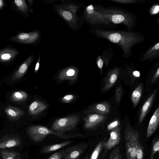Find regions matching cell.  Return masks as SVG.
Returning <instances> with one entry per match:
<instances>
[{
	"label": "cell",
	"mask_w": 159,
	"mask_h": 159,
	"mask_svg": "<svg viewBox=\"0 0 159 159\" xmlns=\"http://www.w3.org/2000/svg\"><path fill=\"white\" fill-rule=\"evenodd\" d=\"M54 9L74 30L78 29L81 25L80 20L77 14L79 8L78 4L71 2H63L56 5Z\"/></svg>",
	"instance_id": "1"
},
{
	"label": "cell",
	"mask_w": 159,
	"mask_h": 159,
	"mask_svg": "<svg viewBox=\"0 0 159 159\" xmlns=\"http://www.w3.org/2000/svg\"><path fill=\"white\" fill-rule=\"evenodd\" d=\"M27 133L30 139L36 143L42 142L48 135L50 134L57 136L63 139H68L83 136L81 134H65L54 131L46 127L41 125H34L29 127L27 129Z\"/></svg>",
	"instance_id": "2"
},
{
	"label": "cell",
	"mask_w": 159,
	"mask_h": 159,
	"mask_svg": "<svg viewBox=\"0 0 159 159\" xmlns=\"http://www.w3.org/2000/svg\"><path fill=\"white\" fill-rule=\"evenodd\" d=\"M140 138L138 130L128 124L124 130V139L126 159H136L137 143Z\"/></svg>",
	"instance_id": "3"
},
{
	"label": "cell",
	"mask_w": 159,
	"mask_h": 159,
	"mask_svg": "<svg viewBox=\"0 0 159 159\" xmlns=\"http://www.w3.org/2000/svg\"><path fill=\"white\" fill-rule=\"evenodd\" d=\"M79 120V115H73L58 118L53 122L51 129L54 131L63 133L75 129Z\"/></svg>",
	"instance_id": "4"
},
{
	"label": "cell",
	"mask_w": 159,
	"mask_h": 159,
	"mask_svg": "<svg viewBox=\"0 0 159 159\" xmlns=\"http://www.w3.org/2000/svg\"><path fill=\"white\" fill-rule=\"evenodd\" d=\"M88 147L86 143H82L69 147L66 150L63 159H79Z\"/></svg>",
	"instance_id": "5"
},
{
	"label": "cell",
	"mask_w": 159,
	"mask_h": 159,
	"mask_svg": "<svg viewBox=\"0 0 159 159\" xmlns=\"http://www.w3.org/2000/svg\"><path fill=\"white\" fill-rule=\"evenodd\" d=\"M105 115L92 113L83 118L84 122V127L86 129L94 128L102 123L105 120Z\"/></svg>",
	"instance_id": "6"
},
{
	"label": "cell",
	"mask_w": 159,
	"mask_h": 159,
	"mask_svg": "<svg viewBox=\"0 0 159 159\" xmlns=\"http://www.w3.org/2000/svg\"><path fill=\"white\" fill-rule=\"evenodd\" d=\"M79 70L74 66L66 67L61 71L58 76V79L60 81L67 80L72 83L77 78Z\"/></svg>",
	"instance_id": "7"
},
{
	"label": "cell",
	"mask_w": 159,
	"mask_h": 159,
	"mask_svg": "<svg viewBox=\"0 0 159 159\" xmlns=\"http://www.w3.org/2000/svg\"><path fill=\"white\" fill-rule=\"evenodd\" d=\"M110 137L105 142L103 148L107 151L118 144L121 139L120 128L118 127L110 131Z\"/></svg>",
	"instance_id": "8"
},
{
	"label": "cell",
	"mask_w": 159,
	"mask_h": 159,
	"mask_svg": "<svg viewBox=\"0 0 159 159\" xmlns=\"http://www.w3.org/2000/svg\"><path fill=\"white\" fill-rule=\"evenodd\" d=\"M119 75V70L115 68L109 72L104 80L102 91L106 92L115 84Z\"/></svg>",
	"instance_id": "9"
},
{
	"label": "cell",
	"mask_w": 159,
	"mask_h": 159,
	"mask_svg": "<svg viewBox=\"0 0 159 159\" xmlns=\"http://www.w3.org/2000/svg\"><path fill=\"white\" fill-rule=\"evenodd\" d=\"M110 110V103L106 102H104L89 107L84 112L87 113H93L105 115L109 113Z\"/></svg>",
	"instance_id": "10"
},
{
	"label": "cell",
	"mask_w": 159,
	"mask_h": 159,
	"mask_svg": "<svg viewBox=\"0 0 159 159\" xmlns=\"http://www.w3.org/2000/svg\"><path fill=\"white\" fill-rule=\"evenodd\" d=\"M40 36L38 32L21 33L14 37L13 40L24 43H33L37 41Z\"/></svg>",
	"instance_id": "11"
},
{
	"label": "cell",
	"mask_w": 159,
	"mask_h": 159,
	"mask_svg": "<svg viewBox=\"0 0 159 159\" xmlns=\"http://www.w3.org/2000/svg\"><path fill=\"white\" fill-rule=\"evenodd\" d=\"M84 16L85 19L89 22L95 23L101 21L102 16L99 13L97 12L93 6L90 5L87 6L85 9Z\"/></svg>",
	"instance_id": "12"
},
{
	"label": "cell",
	"mask_w": 159,
	"mask_h": 159,
	"mask_svg": "<svg viewBox=\"0 0 159 159\" xmlns=\"http://www.w3.org/2000/svg\"><path fill=\"white\" fill-rule=\"evenodd\" d=\"M159 123V108L158 107L151 118L147 130L146 136L150 138L158 128Z\"/></svg>",
	"instance_id": "13"
},
{
	"label": "cell",
	"mask_w": 159,
	"mask_h": 159,
	"mask_svg": "<svg viewBox=\"0 0 159 159\" xmlns=\"http://www.w3.org/2000/svg\"><path fill=\"white\" fill-rule=\"evenodd\" d=\"M108 38L111 42L119 43L125 47L129 46L132 43L133 40L132 38L128 36H125L121 35L118 33H112L109 34L107 36Z\"/></svg>",
	"instance_id": "14"
},
{
	"label": "cell",
	"mask_w": 159,
	"mask_h": 159,
	"mask_svg": "<svg viewBox=\"0 0 159 159\" xmlns=\"http://www.w3.org/2000/svg\"><path fill=\"white\" fill-rule=\"evenodd\" d=\"M20 144V138L17 137H6L0 140V149L16 147Z\"/></svg>",
	"instance_id": "15"
},
{
	"label": "cell",
	"mask_w": 159,
	"mask_h": 159,
	"mask_svg": "<svg viewBox=\"0 0 159 159\" xmlns=\"http://www.w3.org/2000/svg\"><path fill=\"white\" fill-rule=\"evenodd\" d=\"M33 55H31L20 66L18 69L12 77V80L13 81L20 79L24 75L30 64L33 60Z\"/></svg>",
	"instance_id": "16"
},
{
	"label": "cell",
	"mask_w": 159,
	"mask_h": 159,
	"mask_svg": "<svg viewBox=\"0 0 159 159\" xmlns=\"http://www.w3.org/2000/svg\"><path fill=\"white\" fill-rule=\"evenodd\" d=\"M48 106V105L42 101L36 100L30 105L29 112L31 115H37L44 110Z\"/></svg>",
	"instance_id": "17"
},
{
	"label": "cell",
	"mask_w": 159,
	"mask_h": 159,
	"mask_svg": "<svg viewBox=\"0 0 159 159\" xmlns=\"http://www.w3.org/2000/svg\"><path fill=\"white\" fill-rule=\"evenodd\" d=\"M73 142V141L68 140L59 143L49 145L43 147L42 148L41 153L46 154L56 151L70 144Z\"/></svg>",
	"instance_id": "18"
},
{
	"label": "cell",
	"mask_w": 159,
	"mask_h": 159,
	"mask_svg": "<svg viewBox=\"0 0 159 159\" xmlns=\"http://www.w3.org/2000/svg\"><path fill=\"white\" fill-rule=\"evenodd\" d=\"M156 90L148 97L142 107L139 117V123L140 124L143 121L151 106L156 94Z\"/></svg>",
	"instance_id": "19"
},
{
	"label": "cell",
	"mask_w": 159,
	"mask_h": 159,
	"mask_svg": "<svg viewBox=\"0 0 159 159\" xmlns=\"http://www.w3.org/2000/svg\"><path fill=\"white\" fill-rule=\"evenodd\" d=\"M5 111L9 118L14 120H17L24 113L23 110L11 106L6 107Z\"/></svg>",
	"instance_id": "20"
},
{
	"label": "cell",
	"mask_w": 159,
	"mask_h": 159,
	"mask_svg": "<svg viewBox=\"0 0 159 159\" xmlns=\"http://www.w3.org/2000/svg\"><path fill=\"white\" fill-rule=\"evenodd\" d=\"M17 53L14 50L7 49L0 51V61H7L12 60Z\"/></svg>",
	"instance_id": "21"
},
{
	"label": "cell",
	"mask_w": 159,
	"mask_h": 159,
	"mask_svg": "<svg viewBox=\"0 0 159 159\" xmlns=\"http://www.w3.org/2000/svg\"><path fill=\"white\" fill-rule=\"evenodd\" d=\"M143 89V84L142 83H141L138 85L132 93L131 100L134 107L137 106L140 100Z\"/></svg>",
	"instance_id": "22"
},
{
	"label": "cell",
	"mask_w": 159,
	"mask_h": 159,
	"mask_svg": "<svg viewBox=\"0 0 159 159\" xmlns=\"http://www.w3.org/2000/svg\"><path fill=\"white\" fill-rule=\"evenodd\" d=\"M27 93L23 91H16L12 93L11 96L12 101L18 102L24 101L27 99Z\"/></svg>",
	"instance_id": "23"
},
{
	"label": "cell",
	"mask_w": 159,
	"mask_h": 159,
	"mask_svg": "<svg viewBox=\"0 0 159 159\" xmlns=\"http://www.w3.org/2000/svg\"><path fill=\"white\" fill-rule=\"evenodd\" d=\"M105 140H102L97 144L93 152L89 159H98V156L105 142Z\"/></svg>",
	"instance_id": "24"
},
{
	"label": "cell",
	"mask_w": 159,
	"mask_h": 159,
	"mask_svg": "<svg viewBox=\"0 0 159 159\" xmlns=\"http://www.w3.org/2000/svg\"><path fill=\"white\" fill-rule=\"evenodd\" d=\"M1 153L2 159H15L20 155L18 152L7 150H2Z\"/></svg>",
	"instance_id": "25"
},
{
	"label": "cell",
	"mask_w": 159,
	"mask_h": 159,
	"mask_svg": "<svg viewBox=\"0 0 159 159\" xmlns=\"http://www.w3.org/2000/svg\"><path fill=\"white\" fill-rule=\"evenodd\" d=\"M151 158L153 159L155 154L159 151V139L158 137L155 138L152 142Z\"/></svg>",
	"instance_id": "26"
},
{
	"label": "cell",
	"mask_w": 159,
	"mask_h": 159,
	"mask_svg": "<svg viewBox=\"0 0 159 159\" xmlns=\"http://www.w3.org/2000/svg\"><path fill=\"white\" fill-rule=\"evenodd\" d=\"M122 156L119 147H116L111 152L108 159H121Z\"/></svg>",
	"instance_id": "27"
},
{
	"label": "cell",
	"mask_w": 159,
	"mask_h": 159,
	"mask_svg": "<svg viewBox=\"0 0 159 159\" xmlns=\"http://www.w3.org/2000/svg\"><path fill=\"white\" fill-rule=\"evenodd\" d=\"M143 148L139 138L137 143L136 159H143Z\"/></svg>",
	"instance_id": "28"
},
{
	"label": "cell",
	"mask_w": 159,
	"mask_h": 159,
	"mask_svg": "<svg viewBox=\"0 0 159 159\" xmlns=\"http://www.w3.org/2000/svg\"><path fill=\"white\" fill-rule=\"evenodd\" d=\"M110 17L112 22L115 24L122 23L125 20L124 16L121 14H113L111 15Z\"/></svg>",
	"instance_id": "29"
},
{
	"label": "cell",
	"mask_w": 159,
	"mask_h": 159,
	"mask_svg": "<svg viewBox=\"0 0 159 159\" xmlns=\"http://www.w3.org/2000/svg\"><path fill=\"white\" fill-rule=\"evenodd\" d=\"M15 2L19 9L24 12H26L28 10V7L25 0H16Z\"/></svg>",
	"instance_id": "30"
},
{
	"label": "cell",
	"mask_w": 159,
	"mask_h": 159,
	"mask_svg": "<svg viewBox=\"0 0 159 159\" xmlns=\"http://www.w3.org/2000/svg\"><path fill=\"white\" fill-rule=\"evenodd\" d=\"M159 49V43L156 44L151 49L148 51L145 54L146 58H148L153 56L158 51Z\"/></svg>",
	"instance_id": "31"
},
{
	"label": "cell",
	"mask_w": 159,
	"mask_h": 159,
	"mask_svg": "<svg viewBox=\"0 0 159 159\" xmlns=\"http://www.w3.org/2000/svg\"><path fill=\"white\" fill-rule=\"evenodd\" d=\"M66 149L56 152L51 155L48 159H61L66 152Z\"/></svg>",
	"instance_id": "32"
},
{
	"label": "cell",
	"mask_w": 159,
	"mask_h": 159,
	"mask_svg": "<svg viewBox=\"0 0 159 159\" xmlns=\"http://www.w3.org/2000/svg\"><path fill=\"white\" fill-rule=\"evenodd\" d=\"M122 89L120 87H117L115 92V98L117 103H119L121 99L122 95Z\"/></svg>",
	"instance_id": "33"
},
{
	"label": "cell",
	"mask_w": 159,
	"mask_h": 159,
	"mask_svg": "<svg viewBox=\"0 0 159 159\" xmlns=\"http://www.w3.org/2000/svg\"><path fill=\"white\" fill-rule=\"evenodd\" d=\"M120 122L119 120H116L109 124L107 127L108 131H110L119 126Z\"/></svg>",
	"instance_id": "34"
},
{
	"label": "cell",
	"mask_w": 159,
	"mask_h": 159,
	"mask_svg": "<svg viewBox=\"0 0 159 159\" xmlns=\"http://www.w3.org/2000/svg\"><path fill=\"white\" fill-rule=\"evenodd\" d=\"M75 98V96L72 94H68L64 96L61 99V101L65 103H69Z\"/></svg>",
	"instance_id": "35"
},
{
	"label": "cell",
	"mask_w": 159,
	"mask_h": 159,
	"mask_svg": "<svg viewBox=\"0 0 159 159\" xmlns=\"http://www.w3.org/2000/svg\"><path fill=\"white\" fill-rule=\"evenodd\" d=\"M159 76V68H158L157 71L154 75L151 80V83L154 82L158 78Z\"/></svg>",
	"instance_id": "36"
},
{
	"label": "cell",
	"mask_w": 159,
	"mask_h": 159,
	"mask_svg": "<svg viewBox=\"0 0 159 159\" xmlns=\"http://www.w3.org/2000/svg\"><path fill=\"white\" fill-rule=\"evenodd\" d=\"M97 63L98 67L100 69L101 74H102V69L103 65V61L101 59H99L97 61Z\"/></svg>",
	"instance_id": "37"
},
{
	"label": "cell",
	"mask_w": 159,
	"mask_h": 159,
	"mask_svg": "<svg viewBox=\"0 0 159 159\" xmlns=\"http://www.w3.org/2000/svg\"><path fill=\"white\" fill-rule=\"evenodd\" d=\"M40 54L39 58L38 59L37 62L36 64L35 69V73H36L37 72L39 66V63L40 62Z\"/></svg>",
	"instance_id": "38"
},
{
	"label": "cell",
	"mask_w": 159,
	"mask_h": 159,
	"mask_svg": "<svg viewBox=\"0 0 159 159\" xmlns=\"http://www.w3.org/2000/svg\"><path fill=\"white\" fill-rule=\"evenodd\" d=\"M159 11V7L158 5L156 6L153 8L152 13L153 14H155L158 13Z\"/></svg>",
	"instance_id": "39"
},
{
	"label": "cell",
	"mask_w": 159,
	"mask_h": 159,
	"mask_svg": "<svg viewBox=\"0 0 159 159\" xmlns=\"http://www.w3.org/2000/svg\"><path fill=\"white\" fill-rule=\"evenodd\" d=\"M116 2H120L122 3H132V2H134V1L133 0H116L115 1Z\"/></svg>",
	"instance_id": "40"
},
{
	"label": "cell",
	"mask_w": 159,
	"mask_h": 159,
	"mask_svg": "<svg viewBox=\"0 0 159 159\" xmlns=\"http://www.w3.org/2000/svg\"><path fill=\"white\" fill-rule=\"evenodd\" d=\"M133 75L136 77H139L140 75V73L139 71H135L133 72Z\"/></svg>",
	"instance_id": "41"
},
{
	"label": "cell",
	"mask_w": 159,
	"mask_h": 159,
	"mask_svg": "<svg viewBox=\"0 0 159 159\" xmlns=\"http://www.w3.org/2000/svg\"><path fill=\"white\" fill-rule=\"evenodd\" d=\"M83 159H89V155L86 156Z\"/></svg>",
	"instance_id": "42"
},
{
	"label": "cell",
	"mask_w": 159,
	"mask_h": 159,
	"mask_svg": "<svg viewBox=\"0 0 159 159\" xmlns=\"http://www.w3.org/2000/svg\"><path fill=\"white\" fill-rule=\"evenodd\" d=\"M16 159H22L20 156H18Z\"/></svg>",
	"instance_id": "43"
},
{
	"label": "cell",
	"mask_w": 159,
	"mask_h": 159,
	"mask_svg": "<svg viewBox=\"0 0 159 159\" xmlns=\"http://www.w3.org/2000/svg\"><path fill=\"white\" fill-rule=\"evenodd\" d=\"M2 1L0 0V6L2 5Z\"/></svg>",
	"instance_id": "44"
}]
</instances>
